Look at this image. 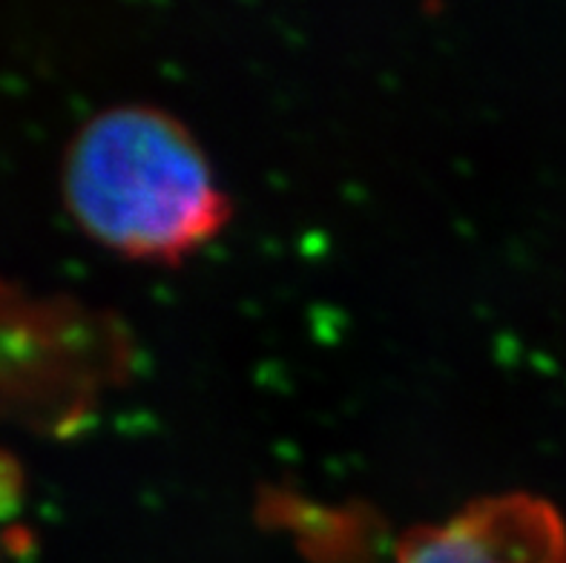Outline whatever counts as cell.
<instances>
[{
	"label": "cell",
	"mask_w": 566,
	"mask_h": 563,
	"mask_svg": "<svg viewBox=\"0 0 566 563\" xmlns=\"http://www.w3.org/2000/svg\"><path fill=\"white\" fill-rule=\"evenodd\" d=\"M64 199L104 248L165 262L208 242L230 210L193 133L153 104H118L78 129Z\"/></svg>",
	"instance_id": "cell-1"
},
{
	"label": "cell",
	"mask_w": 566,
	"mask_h": 563,
	"mask_svg": "<svg viewBox=\"0 0 566 563\" xmlns=\"http://www.w3.org/2000/svg\"><path fill=\"white\" fill-rule=\"evenodd\" d=\"M388 563H566V523L535 494H489L411 529Z\"/></svg>",
	"instance_id": "cell-2"
}]
</instances>
